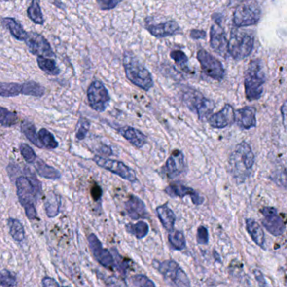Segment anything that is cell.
Masks as SVG:
<instances>
[{"label":"cell","instance_id":"36","mask_svg":"<svg viewBox=\"0 0 287 287\" xmlns=\"http://www.w3.org/2000/svg\"><path fill=\"white\" fill-rule=\"evenodd\" d=\"M21 131L24 133V135L29 139V141L32 144L38 146V147H42V145L40 144V140L38 138V135L36 132V127L34 125L30 122V121H24L21 125Z\"/></svg>","mask_w":287,"mask_h":287},{"label":"cell","instance_id":"40","mask_svg":"<svg viewBox=\"0 0 287 287\" xmlns=\"http://www.w3.org/2000/svg\"><path fill=\"white\" fill-rule=\"evenodd\" d=\"M20 151L21 155L23 157L24 159L28 163V164H33L36 159V155L35 153L34 150L32 147L26 144H20Z\"/></svg>","mask_w":287,"mask_h":287},{"label":"cell","instance_id":"49","mask_svg":"<svg viewBox=\"0 0 287 287\" xmlns=\"http://www.w3.org/2000/svg\"><path fill=\"white\" fill-rule=\"evenodd\" d=\"M286 110H287V103L284 102L283 105H282V108H281V111H282V118H283L284 125H286Z\"/></svg>","mask_w":287,"mask_h":287},{"label":"cell","instance_id":"9","mask_svg":"<svg viewBox=\"0 0 287 287\" xmlns=\"http://www.w3.org/2000/svg\"><path fill=\"white\" fill-rule=\"evenodd\" d=\"M201 69L207 77L221 82L225 77V69L221 62L204 49H199L196 55Z\"/></svg>","mask_w":287,"mask_h":287},{"label":"cell","instance_id":"28","mask_svg":"<svg viewBox=\"0 0 287 287\" xmlns=\"http://www.w3.org/2000/svg\"><path fill=\"white\" fill-rule=\"evenodd\" d=\"M126 230L127 233L134 236L137 239H143L149 233V226L146 221H139L135 224H127Z\"/></svg>","mask_w":287,"mask_h":287},{"label":"cell","instance_id":"17","mask_svg":"<svg viewBox=\"0 0 287 287\" xmlns=\"http://www.w3.org/2000/svg\"><path fill=\"white\" fill-rule=\"evenodd\" d=\"M165 192L167 195H170L173 198L183 199L185 196H189L192 201L193 204L195 206H201L204 203V197H202L198 192H196L193 188L186 186L180 183H174L167 187L165 189Z\"/></svg>","mask_w":287,"mask_h":287},{"label":"cell","instance_id":"16","mask_svg":"<svg viewBox=\"0 0 287 287\" xmlns=\"http://www.w3.org/2000/svg\"><path fill=\"white\" fill-rule=\"evenodd\" d=\"M235 122V111L233 107L226 104L220 111L210 115L208 118V123L211 127L215 129H223L230 127Z\"/></svg>","mask_w":287,"mask_h":287},{"label":"cell","instance_id":"23","mask_svg":"<svg viewBox=\"0 0 287 287\" xmlns=\"http://www.w3.org/2000/svg\"><path fill=\"white\" fill-rule=\"evenodd\" d=\"M156 213H157V215H158L161 223L163 225V227L169 232L173 231L175 228L176 215L172 210L168 207V205H162V206L157 207Z\"/></svg>","mask_w":287,"mask_h":287},{"label":"cell","instance_id":"39","mask_svg":"<svg viewBox=\"0 0 287 287\" xmlns=\"http://www.w3.org/2000/svg\"><path fill=\"white\" fill-rule=\"evenodd\" d=\"M17 281L15 276L7 270H0V286L1 287H15Z\"/></svg>","mask_w":287,"mask_h":287},{"label":"cell","instance_id":"24","mask_svg":"<svg viewBox=\"0 0 287 287\" xmlns=\"http://www.w3.org/2000/svg\"><path fill=\"white\" fill-rule=\"evenodd\" d=\"M246 229L251 239L258 246L264 249L265 247V237L260 225L253 219L248 218L245 220Z\"/></svg>","mask_w":287,"mask_h":287},{"label":"cell","instance_id":"32","mask_svg":"<svg viewBox=\"0 0 287 287\" xmlns=\"http://www.w3.org/2000/svg\"><path fill=\"white\" fill-rule=\"evenodd\" d=\"M9 233L12 238L16 242L23 241L25 239V229L23 225L17 219L9 218L8 220Z\"/></svg>","mask_w":287,"mask_h":287},{"label":"cell","instance_id":"10","mask_svg":"<svg viewBox=\"0 0 287 287\" xmlns=\"http://www.w3.org/2000/svg\"><path fill=\"white\" fill-rule=\"evenodd\" d=\"M89 107L97 112H104L109 106L110 97L106 86L101 81H93L87 90Z\"/></svg>","mask_w":287,"mask_h":287},{"label":"cell","instance_id":"43","mask_svg":"<svg viewBox=\"0 0 287 287\" xmlns=\"http://www.w3.org/2000/svg\"><path fill=\"white\" fill-rule=\"evenodd\" d=\"M89 122L84 118H81L79 123H78V130L76 133V137L78 140H83L85 138L87 133L89 132Z\"/></svg>","mask_w":287,"mask_h":287},{"label":"cell","instance_id":"27","mask_svg":"<svg viewBox=\"0 0 287 287\" xmlns=\"http://www.w3.org/2000/svg\"><path fill=\"white\" fill-rule=\"evenodd\" d=\"M61 203L59 195L53 192L49 193L45 200V210L47 216L51 218L57 216L60 212Z\"/></svg>","mask_w":287,"mask_h":287},{"label":"cell","instance_id":"37","mask_svg":"<svg viewBox=\"0 0 287 287\" xmlns=\"http://www.w3.org/2000/svg\"><path fill=\"white\" fill-rule=\"evenodd\" d=\"M170 58L176 62V65L179 69L184 70L185 72H189L190 69L188 67V62L189 59L187 58L186 54L181 50H174L170 52Z\"/></svg>","mask_w":287,"mask_h":287},{"label":"cell","instance_id":"42","mask_svg":"<svg viewBox=\"0 0 287 287\" xmlns=\"http://www.w3.org/2000/svg\"><path fill=\"white\" fill-rule=\"evenodd\" d=\"M121 0H96L99 9L101 10H110L117 7Z\"/></svg>","mask_w":287,"mask_h":287},{"label":"cell","instance_id":"46","mask_svg":"<svg viewBox=\"0 0 287 287\" xmlns=\"http://www.w3.org/2000/svg\"><path fill=\"white\" fill-rule=\"evenodd\" d=\"M253 275H254L256 281L258 282V286H260V287H266L267 286V283H266L264 275H263V273L260 270H253Z\"/></svg>","mask_w":287,"mask_h":287},{"label":"cell","instance_id":"31","mask_svg":"<svg viewBox=\"0 0 287 287\" xmlns=\"http://www.w3.org/2000/svg\"><path fill=\"white\" fill-rule=\"evenodd\" d=\"M37 64L40 70L49 75H58L60 73V69L53 59H50L45 57H37Z\"/></svg>","mask_w":287,"mask_h":287},{"label":"cell","instance_id":"45","mask_svg":"<svg viewBox=\"0 0 287 287\" xmlns=\"http://www.w3.org/2000/svg\"><path fill=\"white\" fill-rule=\"evenodd\" d=\"M190 37L193 40H204L207 37V32L204 30H190Z\"/></svg>","mask_w":287,"mask_h":287},{"label":"cell","instance_id":"26","mask_svg":"<svg viewBox=\"0 0 287 287\" xmlns=\"http://www.w3.org/2000/svg\"><path fill=\"white\" fill-rule=\"evenodd\" d=\"M33 164H35V169L38 173V175L41 177L47 179H52V180L61 178L60 172L58 170H56L53 167L46 164L41 159L36 158Z\"/></svg>","mask_w":287,"mask_h":287},{"label":"cell","instance_id":"22","mask_svg":"<svg viewBox=\"0 0 287 287\" xmlns=\"http://www.w3.org/2000/svg\"><path fill=\"white\" fill-rule=\"evenodd\" d=\"M119 133L126 138L130 144L138 148H142L146 144V137L144 133L134 127H123L119 128Z\"/></svg>","mask_w":287,"mask_h":287},{"label":"cell","instance_id":"38","mask_svg":"<svg viewBox=\"0 0 287 287\" xmlns=\"http://www.w3.org/2000/svg\"><path fill=\"white\" fill-rule=\"evenodd\" d=\"M17 115L14 112L3 107H0V125L4 127H12L17 123Z\"/></svg>","mask_w":287,"mask_h":287},{"label":"cell","instance_id":"6","mask_svg":"<svg viewBox=\"0 0 287 287\" xmlns=\"http://www.w3.org/2000/svg\"><path fill=\"white\" fill-rule=\"evenodd\" d=\"M183 101L190 111L197 115L200 120L209 117L215 109V103L205 97L198 90L192 88H186L183 94Z\"/></svg>","mask_w":287,"mask_h":287},{"label":"cell","instance_id":"34","mask_svg":"<svg viewBox=\"0 0 287 287\" xmlns=\"http://www.w3.org/2000/svg\"><path fill=\"white\" fill-rule=\"evenodd\" d=\"M38 138L40 140V143L42 145V147H46L47 149H55L58 146V143L55 139L54 136L52 135L51 132L48 130L40 129L38 133Z\"/></svg>","mask_w":287,"mask_h":287},{"label":"cell","instance_id":"21","mask_svg":"<svg viewBox=\"0 0 287 287\" xmlns=\"http://www.w3.org/2000/svg\"><path fill=\"white\" fill-rule=\"evenodd\" d=\"M235 122L242 130H250L256 127V109L245 107L235 112Z\"/></svg>","mask_w":287,"mask_h":287},{"label":"cell","instance_id":"12","mask_svg":"<svg viewBox=\"0 0 287 287\" xmlns=\"http://www.w3.org/2000/svg\"><path fill=\"white\" fill-rule=\"evenodd\" d=\"M263 219L262 225L271 235L279 237L286 231V223L282 216L279 215L278 211L275 207H265L260 210Z\"/></svg>","mask_w":287,"mask_h":287},{"label":"cell","instance_id":"20","mask_svg":"<svg viewBox=\"0 0 287 287\" xmlns=\"http://www.w3.org/2000/svg\"><path fill=\"white\" fill-rule=\"evenodd\" d=\"M125 209L130 218L132 220H140L148 217L146 206L141 199L136 195H131L125 204Z\"/></svg>","mask_w":287,"mask_h":287},{"label":"cell","instance_id":"5","mask_svg":"<svg viewBox=\"0 0 287 287\" xmlns=\"http://www.w3.org/2000/svg\"><path fill=\"white\" fill-rule=\"evenodd\" d=\"M254 37L253 35L233 30L229 41H227V52L236 61L248 58L253 52Z\"/></svg>","mask_w":287,"mask_h":287},{"label":"cell","instance_id":"7","mask_svg":"<svg viewBox=\"0 0 287 287\" xmlns=\"http://www.w3.org/2000/svg\"><path fill=\"white\" fill-rule=\"evenodd\" d=\"M153 266L158 270L164 281L174 287H190V281L186 273L182 270L175 260H165V261L153 262Z\"/></svg>","mask_w":287,"mask_h":287},{"label":"cell","instance_id":"25","mask_svg":"<svg viewBox=\"0 0 287 287\" xmlns=\"http://www.w3.org/2000/svg\"><path fill=\"white\" fill-rule=\"evenodd\" d=\"M3 26L9 30L10 34L18 40H25L27 37V32L23 26L14 18L6 17L2 19Z\"/></svg>","mask_w":287,"mask_h":287},{"label":"cell","instance_id":"13","mask_svg":"<svg viewBox=\"0 0 287 287\" xmlns=\"http://www.w3.org/2000/svg\"><path fill=\"white\" fill-rule=\"evenodd\" d=\"M26 46L32 54L37 57L54 58L55 53L48 40L42 35L36 32H30L27 34L26 40Z\"/></svg>","mask_w":287,"mask_h":287},{"label":"cell","instance_id":"11","mask_svg":"<svg viewBox=\"0 0 287 287\" xmlns=\"http://www.w3.org/2000/svg\"><path fill=\"white\" fill-rule=\"evenodd\" d=\"M93 160L98 166L108 170L112 174L120 176L121 178L130 182H135L137 180V176L134 170L130 167L121 162V161L113 160L108 158H102L100 156H95Z\"/></svg>","mask_w":287,"mask_h":287},{"label":"cell","instance_id":"8","mask_svg":"<svg viewBox=\"0 0 287 287\" xmlns=\"http://www.w3.org/2000/svg\"><path fill=\"white\" fill-rule=\"evenodd\" d=\"M261 9L257 2L244 3L238 6L233 13V22L235 27H245L258 23Z\"/></svg>","mask_w":287,"mask_h":287},{"label":"cell","instance_id":"41","mask_svg":"<svg viewBox=\"0 0 287 287\" xmlns=\"http://www.w3.org/2000/svg\"><path fill=\"white\" fill-rule=\"evenodd\" d=\"M132 285L135 287H154L156 284L151 281L147 276L144 275H136L132 276Z\"/></svg>","mask_w":287,"mask_h":287},{"label":"cell","instance_id":"2","mask_svg":"<svg viewBox=\"0 0 287 287\" xmlns=\"http://www.w3.org/2000/svg\"><path fill=\"white\" fill-rule=\"evenodd\" d=\"M16 190L20 204L26 211V216L30 220L37 219V213L35 202L40 196L41 187L36 178L20 176L16 179Z\"/></svg>","mask_w":287,"mask_h":287},{"label":"cell","instance_id":"35","mask_svg":"<svg viewBox=\"0 0 287 287\" xmlns=\"http://www.w3.org/2000/svg\"><path fill=\"white\" fill-rule=\"evenodd\" d=\"M169 234V242L171 247L176 250H183L186 247V240L184 233L180 231L173 230Z\"/></svg>","mask_w":287,"mask_h":287},{"label":"cell","instance_id":"29","mask_svg":"<svg viewBox=\"0 0 287 287\" xmlns=\"http://www.w3.org/2000/svg\"><path fill=\"white\" fill-rule=\"evenodd\" d=\"M45 92H46L45 87L35 81H27L26 83H22V89H21L22 95L41 97L43 96Z\"/></svg>","mask_w":287,"mask_h":287},{"label":"cell","instance_id":"47","mask_svg":"<svg viewBox=\"0 0 287 287\" xmlns=\"http://www.w3.org/2000/svg\"><path fill=\"white\" fill-rule=\"evenodd\" d=\"M91 195H92L93 199L95 201L100 200L101 195H102V190H101V187L97 185V184L94 185L92 187V189H91Z\"/></svg>","mask_w":287,"mask_h":287},{"label":"cell","instance_id":"33","mask_svg":"<svg viewBox=\"0 0 287 287\" xmlns=\"http://www.w3.org/2000/svg\"><path fill=\"white\" fill-rule=\"evenodd\" d=\"M22 84L17 83H0L1 97H15L21 94Z\"/></svg>","mask_w":287,"mask_h":287},{"label":"cell","instance_id":"30","mask_svg":"<svg viewBox=\"0 0 287 287\" xmlns=\"http://www.w3.org/2000/svg\"><path fill=\"white\" fill-rule=\"evenodd\" d=\"M27 16L35 24L42 25L44 23V17L40 8V0H32V3L27 9Z\"/></svg>","mask_w":287,"mask_h":287},{"label":"cell","instance_id":"14","mask_svg":"<svg viewBox=\"0 0 287 287\" xmlns=\"http://www.w3.org/2000/svg\"><path fill=\"white\" fill-rule=\"evenodd\" d=\"M88 242H89V248L92 252L93 255L102 266L108 269L115 267V259L109 250L103 247L100 239H98L97 236L95 235L94 233H91L88 237Z\"/></svg>","mask_w":287,"mask_h":287},{"label":"cell","instance_id":"50","mask_svg":"<svg viewBox=\"0 0 287 287\" xmlns=\"http://www.w3.org/2000/svg\"><path fill=\"white\" fill-rule=\"evenodd\" d=\"M250 0H230V3L231 4H236V3H245Z\"/></svg>","mask_w":287,"mask_h":287},{"label":"cell","instance_id":"48","mask_svg":"<svg viewBox=\"0 0 287 287\" xmlns=\"http://www.w3.org/2000/svg\"><path fill=\"white\" fill-rule=\"evenodd\" d=\"M42 286L43 287H59L60 284L58 282H56L54 279L51 278V277H45L42 280Z\"/></svg>","mask_w":287,"mask_h":287},{"label":"cell","instance_id":"18","mask_svg":"<svg viewBox=\"0 0 287 287\" xmlns=\"http://www.w3.org/2000/svg\"><path fill=\"white\" fill-rule=\"evenodd\" d=\"M186 168L185 159L183 152L179 150L173 151L170 158L166 161L164 165V173L170 179H175L183 174Z\"/></svg>","mask_w":287,"mask_h":287},{"label":"cell","instance_id":"19","mask_svg":"<svg viewBox=\"0 0 287 287\" xmlns=\"http://www.w3.org/2000/svg\"><path fill=\"white\" fill-rule=\"evenodd\" d=\"M146 29L150 34L157 38L168 37L181 33L180 26L175 20L146 25Z\"/></svg>","mask_w":287,"mask_h":287},{"label":"cell","instance_id":"4","mask_svg":"<svg viewBox=\"0 0 287 287\" xmlns=\"http://www.w3.org/2000/svg\"><path fill=\"white\" fill-rule=\"evenodd\" d=\"M265 82L266 75L262 61L260 59L251 61L244 78V89L248 101H258L261 98Z\"/></svg>","mask_w":287,"mask_h":287},{"label":"cell","instance_id":"3","mask_svg":"<svg viewBox=\"0 0 287 287\" xmlns=\"http://www.w3.org/2000/svg\"><path fill=\"white\" fill-rule=\"evenodd\" d=\"M123 66L127 79L131 83L145 91L152 89L153 86L152 75L133 52L130 51L125 52Z\"/></svg>","mask_w":287,"mask_h":287},{"label":"cell","instance_id":"15","mask_svg":"<svg viewBox=\"0 0 287 287\" xmlns=\"http://www.w3.org/2000/svg\"><path fill=\"white\" fill-rule=\"evenodd\" d=\"M210 46L214 52L226 58L227 52V40L221 22H215L210 30Z\"/></svg>","mask_w":287,"mask_h":287},{"label":"cell","instance_id":"1","mask_svg":"<svg viewBox=\"0 0 287 287\" xmlns=\"http://www.w3.org/2000/svg\"><path fill=\"white\" fill-rule=\"evenodd\" d=\"M254 154L250 144L242 142L234 147L228 160V170L233 180L244 184L253 171Z\"/></svg>","mask_w":287,"mask_h":287},{"label":"cell","instance_id":"44","mask_svg":"<svg viewBox=\"0 0 287 287\" xmlns=\"http://www.w3.org/2000/svg\"><path fill=\"white\" fill-rule=\"evenodd\" d=\"M196 239H197L198 244L207 245L208 244V242H209V233H208V229H207V227L201 226V227H198L197 233H196Z\"/></svg>","mask_w":287,"mask_h":287}]
</instances>
